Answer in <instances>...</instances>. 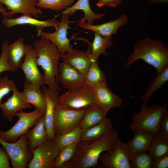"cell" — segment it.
Returning a JSON list of instances; mask_svg holds the SVG:
<instances>
[{"instance_id":"b9f144b4","label":"cell","mask_w":168,"mask_h":168,"mask_svg":"<svg viewBox=\"0 0 168 168\" xmlns=\"http://www.w3.org/2000/svg\"><path fill=\"white\" fill-rule=\"evenodd\" d=\"M0 12L4 17L11 18L12 17L10 11H7V9L3 6V5L1 3H0ZM0 55L1 54L0 57Z\"/></svg>"},{"instance_id":"9c48e42d","label":"cell","mask_w":168,"mask_h":168,"mask_svg":"<svg viewBox=\"0 0 168 168\" xmlns=\"http://www.w3.org/2000/svg\"><path fill=\"white\" fill-rule=\"evenodd\" d=\"M98 166L103 168H131L126 142L119 137L110 150L100 156Z\"/></svg>"},{"instance_id":"4316f807","label":"cell","mask_w":168,"mask_h":168,"mask_svg":"<svg viewBox=\"0 0 168 168\" xmlns=\"http://www.w3.org/2000/svg\"><path fill=\"white\" fill-rule=\"evenodd\" d=\"M112 36L105 37L94 32V38L92 43L89 42L88 44L91 48L89 57L91 61H98L99 57L101 54L105 56L108 55L106 52L107 48L113 45Z\"/></svg>"},{"instance_id":"e0dca14e","label":"cell","mask_w":168,"mask_h":168,"mask_svg":"<svg viewBox=\"0 0 168 168\" xmlns=\"http://www.w3.org/2000/svg\"><path fill=\"white\" fill-rule=\"evenodd\" d=\"M2 23L7 28L16 25H29L36 28L38 33L45 27H54L56 29L58 27L60 22L54 18L45 20H40L27 15H23L18 17L11 18L4 17L2 20Z\"/></svg>"},{"instance_id":"f35d334b","label":"cell","mask_w":168,"mask_h":168,"mask_svg":"<svg viewBox=\"0 0 168 168\" xmlns=\"http://www.w3.org/2000/svg\"><path fill=\"white\" fill-rule=\"evenodd\" d=\"M168 153L153 160L152 168H168Z\"/></svg>"},{"instance_id":"f546056e","label":"cell","mask_w":168,"mask_h":168,"mask_svg":"<svg viewBox=\"0 0 168 168\" xmlns=\"http://www.w3.org/2000/svg\"><path fill=\"white\" fill-rule=\"evenodd\" d=\"M85 84L93 87L98 84L106 82L103 71L100 68L98 61H91L90 67L84 75Z\"/></svg>"},{"instance_id":"d6a6232c","label":"cell","mask_w":168,"mask_h":168,"mask_svg":"<svg viewBox=\"0 0 168 168\" xmlns=\"http://www.w3.org/2000/svg\"><path fill=\"white\" fill-rule=\"evenodd\" d=\"M82 131V130L78 126L65 134L55 136L54 139L59 150L67 146L78 143Z\"/></svg>"},{"instance_id":"d6986e66","label":"cell","mask_w":168,"mask_h":168,"mask_svg":"<svg viewBox=\"0 0 168 168\" xmlns=\"http://www.w3.org/2000/svg\"><path fill=\"white\" fill-rule=\"evenodd\" d=\"M91 50L89 46L86 52L73 49L62 55L61 58L63 62L69 64L84 75L91 65V60L89 56Z\"/></svg>"},{"instance_id":"277c9868","label":"cell","mask_w":168,"mask_h":168,"mask_svg":"<svg viewBox=\"0 0 168 168\" xmlns=\"http://www.w3.org/2000/svg\"><path fill=\"white\" fill-rule=\"evenodd\" d=\"M167 104L165 103L162 105L156 104L147 107L142 103L139 112L132 114L131 118L133 122L129 128L142 129L156 135L159 121L167 110Z\"/></svg>"},{"instance_id":"2e32d148","label":"cell","mask_w":168,"mask_h":168,"mask_svg":"<svg viewBox=\"0 0 168 168\" xmlns=\"http://www.w3.org/2000/svg\"><path fill=\"white\" fill-rule=\"evenodd\" d=\"M60 89L43 86L41 90L44 94L46 101V109L45 113V123L49 139H54L53 119L55 110L58 105V98Z\"/></svg>"},{"instance_id":"30bf717a","label":"cell","mask_w":168,"mask_h":168,"mask_svg":"<svg viewBox=\"0 0 168 168\" xmlns=\"http://www.w3.org/2000/svg\"><path fill=\"white\" fill-rule=\"evenodd\" d=\"M59 149L54 139H49L32 151L33 156L28 164L29 168H53Z\"/></svg>"},{"instance_id":"ba28073f","label":"cell","mask_w":168,"mask_h":168,"mask_svg":"<svg viewBox=\"0 0 168 168\" xmlns=\"http://www.w3.org/2000/svg\"><path fill=\"white\" fill-rule=\"evenodd\" d=\"M44 114L35 109L30 112L22 110L17 113L15 115L19 118L17 122L7 131L0 130V138L7 142L16 141L21 135L26 133L34 126L38 119Z\"/></svg>"},{"instance_id":"74e56055","label":"cell","mask_w":168,"mask_h":168,"mask_svg":"<svg viewBox=\"0 0 168 168\" xmlns=\"http://www.w3.org/2000/svg\"><path fill=\"white\" fill-rule=\"evenodd\" d=\"M158 136L168 139V111L164 113L159 121L156 134Z\"/></svg>"},{"instance_id":"5b68a950","label":"cell","mask_w":168,"mask_h":168,"mask_svg":"<svg viewBox=\"0 0 168 168\" xmlns=\"http://www.w3.org/2000/svg\"><path fill=\"white\" fill-rule=\"evenodd\" d=\"M86 108L75 109L58 105L53 119L55 136L65 134L78 127L85 112Z\"/></svg>"},{"instance_id":"484cf974","label":"cell","mask_w":168,"mask_h":168,"mask_svg":"<svg viewBox=\"0 0 168 168\" xmlns=\"http://www.w3.org/2000/svg\"><path fill=\"white\" fill-rule=\"evenodd\" d=\"M26 51V45L24 39L19 38L11 44H8L7 52V58L10 64L16 71L21 67L22 59L24 57Z\"/></svg>"},{"instance_id":"7c38bea8","label":"cell","mask_w":168,"mask_h":168,"mask_svg":"<svg viewBox=\"0 0 168 168\" xmlns=\"http://www.w3.org/2000/svg\"><path fill=\"white\" fill-rule=\"evenodd\" d=\"M36 55L33 46L26 45L24 59L20 68L23 71L26 81L38 87L46 85L44 77L39 71L36 63Z\"/></svg>"},{"instance_id":"7bdbcfd3","label":"cell","mask_w":168,"mask_h":168,"mask_svg":"<svg viewBox=\"0 0 168 168\" xmlns=\"http://www.w3.org/2000/svg\"><path fill=\"white\" fill-rule=\"evenodd\" d=\"M151 3L159 4L168 2V0H147Z\"/></svg>"},{"instance_id":"603a6c76","label":"cell","mask_w":168,"mask_h":168,"mask_svg":"<svg viewBox=\"0 0 168 168\" xmlns=\"http://www.w3.org/2000/svg\"><path fill=\"white\" fill-rule=\"evenodd\" d=\"M40 88L25 81L22 93L26 100L33 105L35 109L45 114L46 99L44 94Z\"/></svg>"},{"instance_id":"d590c367","label":"cell","mask_w":168,"mask_h":168,"mask_svg":"<svg viewBox=\"0 0 168 168\" xmlns=\"http://www.w3.org/2000/svg\"><path fill=\"white\" fill-rule=\"evenodd\" d=\"M9 42L6 40L1 44V53L0 57V74L4 72L9 71L15 72L16 70L14 69L10 64L8 61L7 52Z\"/></svg>"},{"instance_id":"4fadbf2b","label":"cell","mask_w":168,"mask_h":168,"mask_svg":"<svg viewBox=\"0 0 168 168\" xmlns=\"http://www.w3.org/2000/svg\"><path fill=\"white\" fill-rule=\"evenodd\" d=\"M92 88L96 105L106 114L112 108L121 105L122 99L110 90L106 82L96 85Z\"/></svg>"},{"instance_id":"83f0119b","label":"cell","mask_w":168,"mask_h":168,"mask_svg":"<svg viewBox=\"0 0 168 168\" xmlns=\"http://www.w3.org/2000/svg\"><path fill=\"white\" fill-rule=\"evenodd\" d=\"M106 115L96 105L87 107L78 127L83 130L94 126L105 119Z\"/></svg>"},{"instance_id":"f1b7e54d","label":"cell","mask_w":168,"mask_h":168,"mask_svg":"<svg viewBox=\"0 0 168 168\" xmlns=\"http://www.w3.org/2000/svg\"><path fill=\"white\" fill-rule=\"evenodd\" d=\"M168 80V67L165 68L152 80L145 93L140 96L145 106L147 107L148 101L153 94L160 90Z\"/></svg>"},{"instance_id":"6da1fadb","label":"cell","mask_w":168,"mask_h":168,"mask_svg":"<svg viewBox=\"0 0 168 168\" xmlns=\"http://www.w3.org/2000/svg\"><path fill=\"white\" fill-rule=\"evenodd\" d=\"M118 137V132L113 129L95 141L90 142H80L76 153L67 168L98 167L100 155L111 148Z\"/></svg>"},{"instance_id":"44dd1931","label":"cell","mask_w":168,"mask_h":168,"mask_svg":"<svg viewBox=\"0 0 168 168\" xmlns=\"http://www.w3.org/2000/svg\"><path fill=\"white\" fill-rule=\"evenodd\" d=\"M28 148L32 152L38 146L48 140L49 137L45 123V115L40 117L34 128L26 133Z\"/></svg>"},{"instance_id":"8d00e7d4","label":"cell","mask_w":168,"mask_h":168,"mask_svg":"<svg viewBox=\"0 0 168 168\" xmlns=\"http://www.w3.org/2000/svg\"><path fill=\"white\" fill-rule=\"evenodd\" d=\"M17 88L15 82L7 76L0 78V105L2 98Z\"/></svg>"},{"instance_id":"d4e9b609","label":"cell","mask_w":168,"mask_h":168,"mask_svg":"<svg viewBox=\"0 0 168 168\" xmlns=\"http://www.w3.org/2000/svg\"><path fill=\"white\" fill-rule=\"evenodd\" d=\"M78 10L82 11L84 13V16L80 20L73 21L74 22H86L92 24L95 20H100L105 16L104 13L97 14L94 13L91 8L89 0H78L73 5L64 10L62 13L68 15L69 16L73 15Z\"/></svg>"},{"instance_id":"e575fe53","label":"cell","mask_w":168,"mask_h":168,"mask_svg":"<svg viewBox=\"0 0 168 168\" xmlns=\"http://www.w3.org/2000/svg\"><path fill=\"white\" fill-rule=\"evenodd\" d=\"M75 0H37L36 7L58 12L70 6Z\"/></svg>"},{"instance_id":"3957f363","label":"cell","mask_w":168,"mask_h":168,"mask_svg":"<svg viewBox=\"0 0 168 168\" xmlns=\"http://www.w3.org/2000/svg\"><path fill=\"white\" fill-rule=\"evenodd\" d=\"M33 47L36 55L37 65L44 71L43 75L46 85L49 87L60 89L58 66L62 55L57 48L49 40L42 37L33 43Z\"/></svg>"},{"instance_id":"5bb4252c","label":"cell","mask_w":168,"mask_h":168,"mask_svg":"<svg viewBox=\"0 0 168 168\" xmlns=\"http://www.w3.org/2000/svg\"><path fill=\"white\" fill-rule=\"evenodd\" d=\"M59 83L68 90L79 88L85 85L84 75L63 62L58 64Z\"/></svg>"},{"instance_id":"9a60e30c","label":"cell","mask_w":168,"mask_h":168,"mask_svg":"<svg viewBox=\"0 0 168 168\" xmlns=\"http://www.w3.org/2000/svg\"><path fill=\"white\" fill-rule=\"evenodd\" d=\"M13 94L5 102L2 103L0 108L5 119L12 122L13 117L17 113L32 107L31 105L26 99L22 92L17 88L12 91Z\"/></svg>"},{"instance_id":"cb8c5ba5","label":"cell","mask_w":168,"mask_h":168,"mask_svg":"<svg viewBox=\"0 0 168 168\" xmlns=\"http://www.w3.org/2000/svg\"><path fill=\"white\" fill-rule=\"evenodd\" d=\"M113 129L111 119L106 117L94 126L82 130L80 142H90L96 140Z\"/></svg>"},{"instance_id":"7a4b0ae2","label":"cell","mask_w":168,"mask_h":168,"mask_svg":"<svg viewBox=\"0 0 168 168\" xmlns=\"http://www.w3.org/2000/svg\"><path fill=\"white\" fill-rule=\"evenodd\" d=\"M142 59L156 69L157 74L168 67V48L161 40L146 37L136 41L124 68Z\"/></svg>"},{"instance_id":"8992f818","label":"cell","mask_w":168,"mask_h":168,"mask_svg":"<svg viewBox=\"0 0 168 168\" xmlns=\"http://www.w3.org/2000/svg\"><path fill=\"white\" fill-rule=\"evenodd\" d=\"M58 105L75 109H83L95 105L93 88L85 84L79 88L68 90L61 95H59Z\"/></svg>"},{"instance_id":"836d02e7","label":"cell","mask_w":168,"mask_h":168,"mask_svg":"<svg viewBox=\"0 0 168 168\" xmlns=\"http://www.w3.org/2000/svg\"><path fill=\"white\" fill-rule=\"evenodd\" d=\"M131 168H152L153 160L146 152L128 154Z\"/></svg>"},{"instance_id":"1f68e13d","label":"cell","mask_w":168,"mask_h":168,"mask_svg":"<svg viewBox=\"0 0 168 168\" xmlns=\"http://www.w3.org/2000/svg\"><path fill=\"white\" fill-rule=\"evenodd\" d=\"M78 144L68 145L61 149L54 161L53 168H67L76 153Z\"/></svg>"},{"instance_id":"52a82bcc","label":"cell","mask_w":168,"mask_h":168,"mask_svg":"<svg viewBox=\"0 0 168 168\" xmlns=\"http://www.w3.org/2000/svg\"><path fill=\"white\" fill-rule=\"evenodd\" d=\"M0 143L7 152L12 168H27L33 154L28 149L26 133L16 141L10 142L0 138Z\"/></svg>"},{"instance_id":"ffe728a7","label":"cell","mask_w":168,"mask_h":168,"mask_svg":"<svg viewBox=\"0 0 168 168\" xmlns=\"http://www.w3.org/2000/svg\"><path fill=\"white\" fill-rule=\"evenodd\" d=\"M37 0H0V3L5 5L12 16L21 13L35 17L42 14V10L36 7Z\"/></svg>"},{"instance_id":"8fae6325","label":"cell","mask_w":168,"mask_h":168,"mask_svg":"<svg viewBox=\"0 0 168 168\" xmlns=\"http://www.w3.org/2000/svg\"><path fill=\"white\" fill-rule=\"evenodd\" d=\"M69 16L67 14L62 13V16L59 25L56 30L52 33H49L42 31L37 33L40 36L49 40L57 47L62 55L73 49V46L70 44L71 39L67 38V30L70 27L69 23L72 21L69 20Z\"/></svg>"},{"instance_id":"ab89813d","label":"cell","mask_w":168,"mask_h":168,"mask_svg":"<svg viewBox=\"0 0 168 168\" xmlns=\"http://www.w3.org/2000/svg\"><path fill=\"white\" fill-rule=\"evenodd\" d=\"M9 158L6 150L2 146L0 147V168H10Z\"/></svg>"},{"instance_id":"60d3db41","label":"cell","mask_w":168,"mask_h":168,"mask_svg":"<svg viewBox=\"0 0 168 168\" xmlns=\"http://www.w3.org/2000/svg\"><path fill=\"white\" fill-rule=\"evenodd\" d=\"M121 3V0H98L97 6L101 7L105 6L108 7H116Z\"/></svg>"},{"instance_id":"4dcf8cb0","label":"cell","mask_w":168,"mask_h":168,"mask_svg":"<svg viewBox=\"0 0 168 168\" xmlns=\"http://www.w3.org/2000/svg\"><path fill=\"white\" fill-rule=\"evenodd\" d=\"M147 151L153 160L168 153V139L154 134Z\"/></svg>"},{"instance_id":"7402d4cb","label":"cell","mask_w":168,"mask_h":168,"mask_svg":"<svg viewBox=\"0 0 168 168\" xmlns=\"http://www.w3.org/2000/svg\"><path fill=\"white\" fill-rule=\"evenodd\" d=\"M131 130L134 136L132 139L126 143L128 154L146 152L154 134L142 129L134 128Z\"/></svg>"},{"instance_id":"ac0fdd59","label":"cell","mask_w":168,"mask_h":168,"mask_svg":"<svg viewBox=\"0 0 168 168\" xmlns=\"http://www.w3.org/2000/svg\"><path fill=\"white\" fill-rule=\"evenodd\" d=\"M128 21L127 16L124 14H123L115 20L101 24L93 25L86 22H79L77 25L83 29L96 32L103 36L109 37L115 34L119 28L126 24Z\"/></svg>"}]
</instances>
